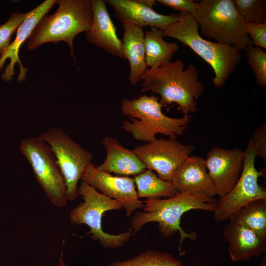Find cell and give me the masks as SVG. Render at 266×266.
Here are the masks:
<instances>
[{
    "instance_id": "cell-14",
    "label": "cell",
    "mask_w": 266,
    "mask_h": 266,
    "mask_svg": "<svg viewBox=\"0 0 266 266\" xmlns=\"http://www.w3.org/2000/svg\"><path fill=\"white\" fill-rule=\"evenodd\" d=\"M57 3L56 0H46L34 9L29 12V15L24 20L17 30L14 40L10 43L5 52L0 56V71L5 61L9 59L10 63L1 74V78L5 81H11L15 74V66H19L20 73L18 81H25L27 68H25L19 59V52L21 46L29 38L40 19L47 14L51 8Z\"/></svg>"
},
{
    "instance_id": "cell-6",
    "label": "cell",
    "mask_w": 266,
    "mask_h": 266,
    "mask_svg": "<svg viewBox=\"0 0 266 266\" xmlns=\"http://www.w3.org/2000/svg\"><path fill=\"white\" fill-rule=\"evenodd\" d=\"M193 16L204 36L240 51L253 45L233 0H201Z\"/></svg>"
},
{
    "instance_id": "cell-29",
    "label": "cell",
    "mask_w": 266,
    "mask_h": 266,
    "mask_svg": "<svg viewBox=\"0 0 266 266\" xmlns=\"http://www.w3.org/2000/svg\"><path fill=\"white\" fill-rule=\"evenodd\" d=\"M257 157L266 162V124L264 123L255 130L251 138Z\"/></svg>"
},
{
    "instance_id": "cell-30",
    "label": "cell",
    "mask_w": 266,
    "mask_h": 266,
    "mask_svg": "<svg viewBox=\"0 0 266 266\" xmlns=\"http://www.w3.org/2000/svg\"><path fill=\"white\" fill-rule=\"evenodd\" d=\"M161 4L179 12L193 14L198 6V2L193 0H157Z\"/></svg>"
},
{
    "instance_id": "cell-31",
    "label": "cell",
    "mask_w": 266,
    "mask_h": 266,
    "mask_svg": "<svg viewBox=\"0 0 266 266\" xmlns=\"http://www.w3.org/2000/svg\"><path fill=\"white\" fill-rule=\"evenodd\" d=\"M58 266H66V264L63 259V252H62L61 257L59 259V263Z\"/></svg>"
},
{
    "instance_id": "cell-22",
    "label": "cell",
    "mask_w": 266,
    "mask_h": 266,
    "mask_svg": "<svg viewBox=\"0 0 266 266\" xmlns=\"http://www.w3.org/2000/svg\"><path fill=\"white\" fill-rule=\"evenodd\" d=\"M138 198L161 199L175 196L178 192L171 181L161 179L153 171L146 169L133 178Z\"/></svg>"
},
{
    "instance_id": "cell-10",
    "label": "cell",
    "mask_w": 266,
    "mask_h": 266,
    "mask_svg": "<svg viewBox=\"0 0 266 266\" xmlns=\"http://www.w3.org/2000/svg\"><path fill=\"white\" fill-rule=\"evenodd\" d=\"M256 157L251 139L244 152L243 168L238 181L229 193L220 198L213 211L216 222L229 220L241 207L253 200L266 199V188L258 183V178L263 173L255 167Z\"/></svg>"
},
{
    "instance_id": "cell-1",
    "label": "cell",
    "mask_w": 266,
    "mask_h": 266,
    "mask_svg": "<svg viewBox=\"0 0 266 266\" xmlns=\"http://www.w3.org/2000/svg\"><path fill=\"white\" fill-rule=\"evenodd\" d=\"M196 66L184 70L183 62L178 59L155 69L147 68L140 77L141 92L150 91L160 96L159 101L167 109L174 103L184 115L197 111V101L203 91Z\"/></svg>"
},
{
    "instance_id": "cell-9",
    "label": "cell",
    "mask_w": 266,
    "mask_h": 266,
    "mask_svg": "<svg viewBox=\"0 0 266 266\" xmlns=\"http://www.w3.org/2000/svg\"><path fill=\"white\" fill-rule=\"evenodd\" d=\"M37 137L51 147L66 182L68 200H74L79 196L78 182L91 163L93 153L59 127H52Z\"/></svg>"
},
{
    "instance_id": "cell-21",
    "label": "cell",
    "mask_w": 266,
    "mask_h": 266,
    "mask_svg": "<svg viewBox=\"0 0 266 266\" xmlns=\"http://www.w3.org/2000/svg\"><path fill=\"white\" fill-rule=\"evenodd\" d=\"M145 33V61L149 69L158 68L171 61L178 45L164 39L163 31L154 27Z\"/></svg>"
},
{
    "instance_id": "cell-18",
    "label": "cell",
    "mask_w": 266,
    "mask_h": 266,
    "mask_svg": "<svg viewBox=\"0 0 266 266\" xmlns=\"http://www.w3.org/2000/svg\"><path fill=\"white\" fill-rule=\"evenodd\" d=\"M228 220L223 234L228 243V252L233 261H249L266 252V240L233 219Z\"/></svg>"
},
{
    "instance_id": "cell-32",
    "label": "cell",
    "mask_w": 266,
    "mask_h": 266,
    "mask_svg": "<svg viewBox=\"0 0 266 266\" xmlns=\"http://www.w3.org/2000/svg\"><path fill=\"white\" fill-rule=\"evenodd\" d=\"M259 266H266V256L265 255L260 263Z\"/></svg>"
},
{
    "instance_id": "cell-20",
    "label": "cell",
    "mask_w": 266,
    "mask_h": 266,
    "mask_svg": "<svg viewBox=\"0 0 266 266\" xmlns=\"http://www.w3.org/2000/svg\"><path fill=\"white\" fill-rule=\"evenodd\" d=\"M124 29L122 40V52L130 68L129 80L135 85L147 68L145 61V33L143 28L129 22L122 23Z\"/></svg>"
},
{
    "instance_id": "cell-19",
    "label": "cell",
    "mask_w": 266,
    "mask_h": 266,
    "mask_svg": "<svg viewBox=\"0 0 266 266\" xmlns=\"http://www.w3.org/2000/svg\"><path fill=\"white\" fill-rule=\"evenodd\" d=\"M101 143L106 156L104 162L96 167L98 169L126 176H135L146 169L145 165L133 150L123 147L116 138L104 136Z\"/></svg>"
},
{
    "instance_id": "cell-26",
    "label": "cell",
    "mask_w": 266,
    "mask_h": 266,
    "mask_svg": "<svg viewBox=\"0 0 266 266\" xmlns=\"http://www.w3.org/2000/svg\"><path fill=\"white\" fill-rule=\"evenodd\" d=\"M246 51L247 62L253 72L258 85L266 86V52L261 48L252 45Z\"/></svg>"
},
{
    "instance_id": "cell-7",
    "label": "cell",
    "mask_w": 266,
    "mask_h": 266,
    "mask_svg": "<svg viewBox=\"0 0 266 266\" xmlns=\"http://www.w3.org/2000/svg\"><path fill=\"white\" fill-rule=\"evenodd\" d=\"M79 196L84 201L72 208L69 213L70 222L73 225H87L91 234V239L98 241L104 248H117L123 246L131 238V231L118 234L104 232L102 228L103 213L111 210H120L121 204L98 192L94 187L81 182L78 187Z\"/></svg>"
},
{
    "instance_id": "cell-4",
    "label": "cell",
    "mask_w": 266,
    "mask_h": 266,
    "mask_svg": "<svg viewBox=\"0 0 266 266\" xmlns=\"http://www.w3.org/2000/svg\"><path fill=\"white\" fill-rule=\"evenodd\" d=\"M162 107L159 98L155 95L123 100L121 110L124 115L131 117V121H124L122 129L135 139L147 143L155 140L157 134L176 138L184 133L192 116L170 117L163 113Z\"/></svg>"
},
{
    "instance_id": "cell-11",
    "label": "cell",
    "mask_w": 266,
    "mask_h": 266,
    "mask_svg": "<svg viewBox=\"0 0 266 266\" xmlns=\"http://www.w3.org/2000/svg\"><path fill=\"white\" fill-rule=\"evenodd\" d=\"M194 146L183 144L176 138H156L154 141L135 147L133 151L146 169L155 171L161 179L171 181L179 166L191 156Z\"/></svg>"
},
{
    "instance_id": "cell-28",
    "label": "cell",
    "mask_w": 266,
    "mask_h": 266,
    "mask_svg": "<svg viewBox=\"0 0 266 266\" xmlns=\"http://www.w3.org/2000/svg\"><path fill=\"white\" fill-rule=\"evenodd\" d=\"M246 30L253 46L266 49V22L246 23Z\"/></svg>"
},
{
    "instance_id": "cell-8",
    "label": "cell",
    "mask_w": 266,
    "mask_h": 266,
    "mask_svg": "<svg viewBox=\"0 0 266 266\" xmlns=\"http://www.w3.org/2000/svg\"><path fill=\"white\" fill-rule=\"evenodd\" d=\"M19 149L50 202L57 207L65 206L68 200L66 182L49 145L37 136L29 137L21 141Z\"/></svg>"
},
{
    "instance_id": "cell-17",
    "label": "cell",
    "mask_w": 266,
    "mask_h": 266,
    "mask_svg": "<svg viewBox=\"0 0 266 266\" xmlns=\"http://www.w3.org/2000/svg\"><path fill=\"white\" fill-rule=\"evenodd\" d=\"M171 182L179 193L201 194L212 198L216 195L205 160L199 156H190L183 162L176 170Z\"/></svg>"
},
{
    "instance_id": "cell-24",
    "label": "cell",
    "mask_w": 266,
    "mask_h": 266,
    "mask_svg": "<svg viewBox=\"0 0 266 266\" xmlns=\"http://www.w3.org/2000/svg\"><path fill=\"white\" fill-rule=\"evenodd\" d=\"M109 266H183L182 262L165 251L149 250L122 261H115Z\"/></svg>"
},
{
    "instance_id": "cell-13",
    "label": "cell",
    "mask_w": 266,
    "mask_h": 266,
    "mask_svg": "<svg viewBox=\"0 0 266 266\" xmlns=\"http://www.w3.org/2000/svg\"><path fill=\"white\" fill-rule=\"evenodd\" d=\"M244 152L238 148L225 149L214 147L205 160L208 175L216 195L226 196L238 181L243 166Z\"/></svg>"
},
{
    "instance_id": "cell-15",
    "label": "cell",
    "mask_w": 266,
    "mask_h": 266,
    "mask_svg": "<svg viewBox=\"0 0 266 266\" xmlns=\"http://www.w3.org/2000/svg\"><path fill=\"white\" fill-rule=\"evenodd\" d=\"M93 15L91 27L85 32L87 40L114 57L124 59L122 40L118 36L116 27L104 0H91Z\"/></svg>"
},
{
    "instance_id": "cell-3",
    "label": "cell",
    "mask_w": 266,
    "mask_h": 266,
    "mask_svg": "<svg viewBox=\"0 0 266 266\" xmlns=\"http://www.w3.org/2000/svg\"><path fill=\"white\" fill-rule=\"evenodd\" d=\"M177 14L178 20L163 31L164 37L175 38L189 47L211 66L213 85L222 87L240 63L241 51L232 45L203 38L192 14L182 12Z\"/></svg>"
},
{
    "instance_id": "cell-2",
    "label": "cell",
    "mask_w": 266,
    "mask_h": 266,
    "mask_svg": "<svg viewBox=\"0 0 266 266\" xmlns=\"http://www.w3.org/2000/svg\"><path fill=\"white\" fill-rule=\"evenodd\" d=\"M143 211H137L132 217L131 228L133 233H137L145 224L158 222L159 233L165 237L173 236L179 233V250L182 252L184 240H195L197 233H187L180 226L182 215L192 210L213 211L217 200L201 194L178 192L175 196L165 199H147L144 201Z\"/></svg>"
},
{
    "instance_id": "cell-23",
    "label": "cell",
    "mask_w": 266,
    "mask_h": 266,
    "mask_svg": "<svg viewBox=\"0 0 266 266\" xmlns=\"http://www.w3.org/2000/svg\"><path fill=\"white\" fill-rule=\"evenodd\" d=\"M230 218L266 240V199L253 200L241 207Z\"/></svg>"
},
{
    "instance_id": "cell-25",
    "label": "cell",
    "mask_w": 266,
    "mask_h": 266,
    "mask_svg": "<svg viewBox=\"0 0 266 266\" xmlns=\"http://www.w3.org/2000/svg\"><path fill=\"white\" fill-rule=\"evenodd\" d=\"M233 2L246 23L266 22L265 0H233Z\"/></svg>"
},
{
    "instance_id": "cell-16",
    "label": "cell",
    "mask_w": 266,
    "mask_h": 266,
    "mask_svg": "<svg viewBox=\"0 0 266 266\" xmlns=\"http://www.w3.org/2000/svg\"><path fill=\"white\" fill-rule=\"evenodd\" d=\"M122 23L129 22L143 28L154 27L164 31L178 19V14L156 12L142 0H106Z\"/></svg>"
},
{
    "instance_id": "cell-5",
    "label": "cell",
    "mask_w": 266,
    "mask_h": 266,
    "mask_svg": "<svg viewBox=\"0 0 266 266\" xmlns=\"http://www.w3.org/2000/svg\"><path fill=\"white\" fill-rule=\"evenodd\" d=\"M57 3V11L44 15L36 25L28 38V48L33 50L44 43L63 41L67 43L70 55L75 60L74 39L86 32L93 23L91 0H59Z\"/></svg>"
},
{
    "instance_id": "cell-27",
    "label": "cell",
    "mask_w": 266,
    "mask_h": 266,
    "mask_svg": "<svg viewBox=\"0 0 266 266\" xmlns=\"http://www.w3.org/2000/svg\"><path fill=\"white\" fill-rule=\"evenodd\" d=\"M29 14V12L26 13H12L8 20L0 26V56L9 45L12 34Z\"/></svg>"
},
{
    "instance_id": "cell-12",
    "label": "cell",
    "mask_w": 266,
    "mask_h": 266,
    "mask_svg": "<svg viewBox=\"0 0 266 266\" xmlns=\"http://www.w3.org/2000/svg\"><path fill=\"white\" fill-rule=\"evenodd\" d=\"M81 180L108 198L119 201L127 216L144 207V203L138 197L132 178L113 176L98 169L91 163L87 167Z\"/></svg>"
}]
</instances>
